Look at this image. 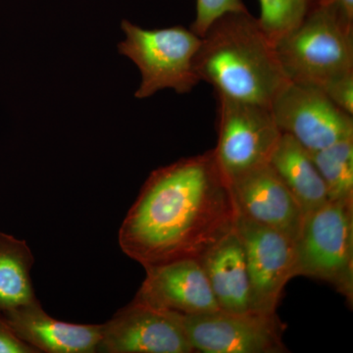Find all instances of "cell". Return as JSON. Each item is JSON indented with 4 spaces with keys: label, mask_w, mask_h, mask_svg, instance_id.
<instances>
[{
    "label": "cell",
    "mask_w": 353,
    "mask_h": 353,
    "mask_svg": "<svg viewBox=\"0 0 353 353\" xmlns=\"http://www.w3.org/2000/svg\"><path fill=\"white\" fill-rule=\"evenodd\" d=\"M238 211L214 152L152 171L119 230L123 252L143 268L201 259L234 231Z\"/></svg>",
    "instance_id": "6da1fadb"
},
{
    "label": "cell",
    "mask_w": 353,
    "mask_h": 353,
    "mask_svg": "<svg viewBox=\"0 0 353 353\" xmlns=\"http://www.w3.org/2000/svg\"><path fill=\"white\" fill-rule=\"evenodd\" d=\"M194 70L216 95L267 108L290 83L275 43L248 10L225 14L208 28L201 37Z\"/></svg>",
    "instance_id": "7a4b0ae2"
},
{
    "label": "cell",
    "mask_w": 353,
    "mask_h": 353,
    "mask_svg": "<svg viewBox=\"0 0 353 353\" xmlns=\"http://www.w3.org/2000/svg\"><path fill=\"white\" fill-rule=\"evenodd\" d=\"M275 50L290 82L321 88L353 71V27L328 2H313L303 21L275 41Z\"/></svg>",
    "instance_id": "3957f363"
},
{
    "label": "cell",
    "mask_w": 353,
    "mask_h": 353,
    "mask_svg": "<svg viewBox=\"0 0 353 353\" xmlns=\"http://www.w3.org/2000/svg\"><path fill=\"white\" fill-rule=\"evenodd\" d=\"M126 39L118 44L120 54L138 67L141 82L134 97L148 99L166 88L188 94L199 85L194 70L201 37L183 26L146 30L124 20Z\"/></svg>",
    "instance_id": "277c9868"
},
{
    "label": "cell",
    "mask_w": 353,
    "mask_h": 353,
    "mask_svg": "<svg viewBox=\"0 0 353 353\" xmlns=\"http://www.w3.org/2000/svg\"><path fill=\"white\" fill-rule=\"evenodd\" d=\"M294 275L318 279L353 301V201H329L304 215Z\"/></svg>",
    "instance_id": "5b68a950"
},
{
    "label": "cell",
    "mask_w": 353,
    "mask_h": 353,
    "mask_svg": "<svg viewBox=\"0 0 353 353\" xmlns=\"http://www.w3.org/2000/svg\"><path fill=\"white\" fill-rule=\"evenodd\" d=\"M218 141L214 152L228 181L269 163L282 137L270 108L217 95Z\"/></svg>",
    "instance_id": "8992f818"
},
{
    "label": "cell",
    "mask_w": 353,
    "mask_h": 353,
    "mask_svg": "<svg viewBox=\"0 0 353 353\" xmlns=\"http://www.w3.org/2000/svg\"><path fill=\"white\" fill-rule=\"evenodd\" d=\"M181 316L194 352H288L283 341L285 325L276 312H229L219 309Z\"/></svg>",
    "instance_id": "52a82bcc"
},
{
    "label": "cell",
    "mask_w": 353,
    "mask_h": 353,
    "mask_svg": "<svg viewBox=\"0 0 353 353\" xmlns=\"http://www.w3.org/2000/svg\"><path fill=\"white\" fill-rule=\"evenodd\" d=\"M271 112L282 134L309 152L353 139V117L334 105L322 88L290 82L272 102Z\"/></svg>",
    "instance_id": "ba28073f"
},
{
    "label": "cell",
    "mask_w": 353,
    "mask_h": 353,
    "mask_svg": "<svg viewBox=\"0 0 353 353\" xmlns=\"http://www.w3.org/2000/svg\"><path fill=\"white\" fill-rule=\"evenodd\" d=\"M234 232L245 252L252 310L276 312L285 285L296 277L294 241L277 230L239 214Z\"/></svg>",
    "instance_id": "9c48e42d"
},
{
    "label": "cell",
    "mask_w": 353,
    "mask_h": 353,
    "mask_svg": "<svg viewBox=\"0 0 353 353\" xmlns=\"http://www.w3.org/2000/svg\"><path fill=\"white\" fill-rule=\"evenodd\" d=\"M97 352L192 353L182 316L134 301L102 325Z\"/></svg>",
    "instance_id": "30bf717a"
},
{
    "label": "cell",
    "mask_w": 353,
    "mask_h": 353,
    "mask_svg": "<svg viewBox=\"0 0 353 353\" xmlns=\"http://www.w3.org/2000/svg\"><path fill=\"white\" fill-rule=\"evenodd\" d=\"M229 183L239 215L296 241L304 212L270 163L255 167Z\"/></svg>",
    "instance_id": "8fae6325"
},
{
    "label": "cell",
    "mask_w": 353,
    "mask_h": 353,
    "mask_svg": "<svg viewBox=\"0 0 353 353\" xmlns=\"http://www.w3.org/2000/svg\"><path fill=\"white\" fill-rule=\"evenodd\" d=\"M146 276L134 299L183 315L219 310L199 259L175 260L145 268Z\"/></svg>",
    "instance_id": "7c38bea8"
},
{
    "label": "cell",
    "mask_w": 353,
    "mask_h": 353,
    "mask_svg": "<svg viewBox=\"0 0 353 353\" xmlns=\"http://www.w3.org/2000/svg\"><path fill=\"white\" fill-rule=\"evenodd\" d=\"M0 314L18 338L39 353H94L101 340L102 325L59 321L39 299Z\"/></svg>",
    "instance_id": "4fadbf2b"
},
{
    "label": "cell",
    "mask_w": 353,
    "mask_h": 353,
    "mask_svg": "<svg viewBox=\"0 0 353 353\" xmlns=\"http://www.w3.org/2000/svg\"><path fill=\"white\" fill-rule=\"evenodd\" d=\"M199 261L221 310H252V289L245 252L234 229L211 248Z\"/></svg>",
    "instance_id": "5bb4252c"
},
{
    "label": "cell",
    "mask_w": 353,
    "mask_h": 353,
    "mask_svg": "<svg viewBox=\"0 0 353 353\" xmlns=\"http://www.w3.org/2000/svg\"><path fill=\"white\" fill-rule=\"evenodd\" d=\"M269 163L296 197L304 215L329 201L326 185L311 152L292 137L282 134Z\"/></svg>",
    "instance_id": "9a60e30c"
},
{
    "label": "cell",
    "mask_w": 353,
    "mask_h": 353,
    "mask_svg": "<svg viewBox=\"0 0 353 353\" xmlns=\"http://www.w3.org/2000/svg\"><path fill=\"white\" fill-rule=\"evenodd\" d=\"M34 264L27 241L0 232V313L38 299L31 278Z\"/></svg>",
    "instance_id": "2e32d148"
},
{
    "label": "cell",
    "mask_w": 353,
    "mask_h": 353,
    "mask_svg": "<svg viewBox=\"0 0 353 353\" xmlns=\"http://www.w3.org/2000/svg\"><path fill=\"white\" fill-rule=\"evenodd\" d=\"M329 201H353V139L311 152Z\"/></svg>",
    "instance_id": "e0dca14e"
},
{
    "label": "cell",
    "mask_w": 353,
    "mask_h": 353,
    "mask_svg": "<svg viewBox=\"0 0 353 353\" xmlns=\"http://www.w3.org/2000/svg\"><path fill=\"white\" fill-rule=\"evenodd\" d=\"M259 3L260 25L275 43L303 21L313 0H259Z\"/></svg>",
    "instance_id": "ac0fdd59"
},
{
    "label": "cell",
    "mask_w": 353,
    "mask_h": 353,
    "mask_svg": "<svg viewBox=\"0 0 353 353\" xmlns=\"http://www.w3.org/2000/svg\"><path fill=\"white\" fill-rule=\"evenodd\" d=\"M248 11L243 0H196V16L190 30L202 37L209 27L223 15Z\"/></svg>",
    "instance_id": "d6986e66"
},
{
    "label": "cell",
    "mask_w": 353,
    "mask_h": 353,
    "mask_svg": "<svg viewBox=\"0 0 353 353\" xmlns=\"http://www.w3.org/2000/svg\"><path fill=\"white\" fill-rule=\"evenodd\" d=\"M321 88L334 105L353 116V71L334 78Z\"/></svg>",
    "instance_id": "ffe728a7"
},
{
    "label": "cell",
    "mask_w": 353,
    "mask_h": 353,
    "mask_svg": "<svg viewBox=\"0 0 353 353\" xmlns=\"http://www.w3.org/2000/svg\"><path fill=\"white\" fill-rule=\"evenodd\" d=\"M0 353H39L16 336L0 314Z\"/></svg>",
    "instance_id": "44dd1931"
},
{
    "label": "cell",
    "mask_w": 353,
    "mask_h": 353,
    "mask_svg": "<svg viewBox=\"0 0 353 353\" xmlns=\"http://www.w3.org/2000/svg\"><path fill=\"white\" fill-rule=\"evenodd\" d=\"M328 2L345 24L353 27V0H323Z\"/></svg>",
    "instance_id": "7402d4cb"
},
{
    "label": "cell",
    "mask_w": 353,
    "mask_h": 353,
    "mask_svg": "<svg viewBox=\"0 0 353 353\" xmlns=\"http://www.w3.org/2000/svg\"><path fill=\"white\" fill-rule=\"evenodd\" d=\"M316 1H323V0H313V2H316Z\"/></svg>",
    "instance_id": "603a6c76"
}]
</instances>
